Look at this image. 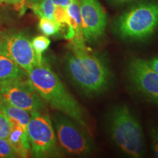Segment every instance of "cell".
Returning <instances> with one entry per match:
<instances>
[{
	"instance_id": "6da1fadb",
	"label": "cell",
	"mask_w": 158,
	"mask_h": 158,
	"mask_svg": "<svg viewBox=\"0 0 158 158\" xmlns=\"http://www.w3.org/2000/svg\"><path fill=\"white\" fill-rule=\"evenodd\" d=\"M65 68L73 82L84 93H100L109 86L111 73L107 63L86 48L71 45L65 57Z\"/></svg>"
},
{
	"instance_id": "7a4b0ae2",
	"label": "cell",
	"mask_w": 158,
	"mask_h": 158,
	"mask_svg": "<svg viewBox=\"0 0 158 158\" xmlns=\"http://www.w3.org/2000/svg\"><path fill=\"white\" fill-rule=\"evenodd\" d=\"M28 81L43 101L86 129L84 110L66 89L57 75L45 64L37 65L27 73Z\"/></svg>"
},
{
	"instance_id": "3957f363",
	"label": "cell",
	"mask_w": 158,
	"mask_h": 158,
	"mask_svg": "<svg viewBox=\"0 0 158 158\" xmlns=\"http://www.w3.org/2000/svg\"><path fill=\"white\" fill-rule=\"evenodd\" d=\"M108 130L112 141L128 157L138 158L145 151L141 124L125 105L116 106L108 118Z\"/></svg>"
},
{
	"instance_id": "277c9868",
	"label": "cell",
	"mask_w": 158,
	"mask_h": 158,
	"mask_svg": "<svg viewBox=\"0 0 158 158\" xmlns=\"http://www.w3.org/2000/svg\"><path fill=\"white\" fill-rule=\"evenodd\" d=\"M158 26V2L137 4L122 14L115 23V31L122 39L143 40L153 35Z\"/></svg>"
},
{
	"instance_id": "5b68a950",
	"label": "cell",
	"mask_w": 158,
	"mask_h": 158,
	"mask_svg": "<svg viewBox=\"0 0 158 158\" xmlns=\"http://www.w3.org/2000/svg\"><path fill=\"white\" fill-rule=\"evenodd\" d=\"M30 153L37 158L59 157L56 138L51 118L41 111L31 113L27 125Z\"/></svg>"
},
{
	"instance_id": "8992f818",
	"label": "cell",
	"mask_w": 158,
	"mask_h": 158,
	"mask_svg": "<svg viewBox=\"0 0 158 158\" xmlns=\"http://www.w3.org/2000/svg\"><path fill=\"white\" fill-rule=\"evenodd\" d=\"M54 124L59 144L68 154L84 157L92 153V140L74 120L56 114L54 116Z\"/></svg>"
},
{
	"instance_id": "52a82bcc",
	"label": "cell",
	"mask_w": 158,
	"mask_h": 158,
	"mask_svg": "<svg viewBox=\"0 0 158 158\" xmlns=\"http://www.w3.org/2000/svg\"><path fill=\"white\" fill-rule=\"evenodd\" d=\"M0 100L31 112L44 108L43 100L24 77L0 83Z\"/></svg>"
},
{
	"instance_id": "ba28073f",
	"label": "cell",
	"mask_w": 158,
	"mask_h": 158,
	"mask_svg": "<svg viewBox=\"0 0 158 158\" xmlns=\"http://www.w3.org/2000/svg\"><path fill=\"white\" fill-rule=\"evenodd\" d=\"M0 51L13 59L27 75L34 67L44 63L43 58L35 53L31 41L21 32L0 36Z\"/></svg>"
},
{
	"instance_id": "9c48e42d",
	"label": "cell",
	"mask_w": 158,
	"mask_h": 158,
	"mask_svg": "<svg viewBox=\"0 0 158 158\" xmlns=\"http://www.w3.org/2000/svg\"><path fill=\"white\" fill-rule=\"evenodd\" d=\"M127 75L139 93L158 105V74L150 68L148 61L132 59L127 65Z\"/></svg>"
},
{
	"instance_id": "30bf717a",
	"label": "cell",
	"mask_w": 158,
	"mask_h": 158,
	"mask_svg": "<svg viewBox=\"0 0 158 158\" xmlns=\"http://www.w3.org/2000/svg\"><path fill=\"white\" fill-rule=\"evenodd\" d=\"M85 40L94 43L103 36L107 15L98 0H79Z\"/></svg>"
},
{
	"instance_id": "8fae6325",
	"label": "cell",
	"mask_w": 158,
	"mask_h": 158,
	"mask_svg": "<svg viewBox=\"0 0 158 158\" xmlns=\"http://www.w3.org/2000/svg\"><path fill=\"white\" fill-rule=\"evenodd\" d=\"M67 12L70 19V24L65 37L66 39L70 40L71 45L79 48H86V40L83 33L79 0H73L72 3L67 7Z\"/></svg>"
},
{
	"instance_id": "7c38bea8",
	"label": "cell",
	"mask_w": 158,
	"mask_h": 158,
	"mask_svg": "<svg viewBox=\"0 0 158 158\" xmlns=\"http://www.w3.org/2000/svg\"><path fill=\"white\" fill-rule=\"evenodd\" d=\"M8 141L14 149L18 157H28L30 153V144L27 135V130L16 125H12Z\"/></svg>"
},
{
	"instance_id": "4fadbf2b",
	"label": "cell",
	"mask_w": 158,
	"mask_h": 158,
	"mask_svg": "<svg viewBox=\"0 0 158 158\" xmlns=\"http://www.w3.org/2000/svg\"><path fill=\"white\" fill-rule=\"evenodd\" d=\"M0 110L5 114L12 125H16L27 129L31 118V112L20 108L0 100Z\"/></svg>"
},
{
	"instance_id": "5bb4252c",
	"label": "cell",
	"mask_w": 158,
	"mask_h": 158,
	"mask_svg": "<svg viewBox=\"0 0 158 158\" xmlns=\"http://www.w3.org/2000/svg\"><path fill=\"white\" fill-rule=\"evenodd\" d=\"M26 74L13 59L0 51V83L23 78Z\"/></svg>"
},
{
	"instance_id": "9a60e30c",
	"label": "cell",
	"mask_w": 158,
	"mask_h": 158,
	"mask_svg": "<svg viewBox=\"0 0 158 158\" xmlns=\"http://www.w3.org/2000/svg\"><path fill=\"white\" fill-rule=\"evenodd\" d=\"M31 8L40 18L54 20L55 5L52 0H41L37 2L32 3L31 4Z\"/></svg>"
},
{
	"instance_id": "2e32d148",
	"label": "cell",
	"mask_w": 158,
	"mask_h": 158,
	"mask_svg": "<svg viewBox=\"0 0 158 158\" xmlns=\"http://www.w3.org/2000/svg\"><path fill=\"white\" fill-rule=\"evenodd\" d=\"M39 29L45 36H52L57 34L60 30L61 25L54 20L40 18L39 21Z\"/></svg>"
},
{
	"instance_id": "e0dca14e",
	"label": "cell",
	"mask_w": 158,
	"mask_h": 158,
	"mask_svg": "<svg viewBox=\"0 0 158 158\" xmlns=\"http://www.w3.org/2000/svg\"><path fill=\"white\" fill-rule=\"evenodd\" d=\"M50 44V40L47 37L43 36V35L35 37L31 40V45H32L33 48H34L35 53L40 58H43V53L48 48Z\"/></svg>"
},
{
	"instance_id": "ac0fdd59",
	"label": "cell",
	"mask_w": 158,
	"mask_h": 158,
	"mask_svg": "<svg viewBox=\"0 0 158 158\" xmlns=\"http://www.w3.org/2000/svg\"><path fill=\"white\" fill-rule=\"evenodd\" d=\"M17 157L18 155L9 143L8 140L0 138V157L13 158Z\"/></svg>"
},
{
	"instance_id": "d6986e66",
	"label": "cell",
	"mask_w": 158,
	"mask_h": 158,
	"mask_svg": "<svg viewBox=\"0 0 158 158\" xmlns=\"http://www.w3.org/2000/svg\"><path fill=\"white\" fill-rule=\"evenodd\" d=\"M54 20L59 24L61 25V27L63 25H67L68 27H69L70 19H69L66 7H60V6H55Z\"/></svg>"
},
{
	"instance_id": "ffe728a7",
	"label": "cell",
	"mask_w": 158,
	"mask_h": 158,
	"mask_svg": "<svg viewBox=\"0 0 158 158\" xmlns=\"http://www.w3.org/2000/svg\"><path fill=\"white\" fill-rule=\"evenodd\" d=\"M11 130V124L9 119L2 111L0 110V138L8 139Z\"/></svg>"
},
{
	"instance_id": "44dd1931",
	"label": "cell",
	"mask_w": 158,
	"mask_h": 158,
	"mask_svg": "<svg viewBox=\"0 0 158 158\" xmlns=\"http://www.w3.org/2000/svg\"><path fill=\"white\" fill-rule=\"evenodd\" d=\"M149 135L151 138L152 148L154 155L158 158V127L151 125L149 127Z\"/></svg>"
},
{
	"instance_id": "7402d4cb",
	"label": "cell",
	"mask_w": 158,
	"mask_h": 158,
	"mask_svg": "<svg viewBox=\"0 0 158 158\" xmlns=\"http://www.w3.org/2000/svg\"><path fill=\"white\" fill-rule=\"evenodd\" d=\"M150 68L158 74V56H156L148 61Z\"/></svg>"
},
{
	"instance_id": "603a6c76",
	"label": "cell",
	"mask_w": 158,
	"mask_h": 158,
	"mask_svg": "<svg viewBox=\"0 0 158 158\" xmlns=\"http://www.w3.org/2000/svg\"><path fill=\"white\" fill-rule=\"evenodd\" d=\"M52 2L55 6H60L67 8V7L70 5L73 0H52Z\"/></svg>"
},
{
	"instance_id": "cb8c5ba5",
	"label": "cell",
	"mask_w": 158,
	"mask_h": 158,
	"mask_svg": "<svg viewBox=\"0 0 158 158\" xmlns=\"http://www.w3.org/2000/svg\"><path fill=\"white\" fill-rule=\"evenodd\" d=\"M108 1L114 5H122L133 2L134 0H108Z\"/></svg>"
},
{
	"instance_id": "d4e9b609",
	"label": "cell",
	"mask_w": 158,
	"mask_h": 158,
	"mask_svg": "<svg viewBox=\"0 0 158 158\" xmlns=\"http://www.w3.org/2000/svg\"><path fill=\"white\" fill-rule=\"evenodd\" d=\"M23 0H0V3H7L11 5H19L23 2Z\"/></svg>"
},
{
	"instance_id": "484cf974",
	"label": "cell",
	"mask_w": 158,
	"mask_h": 158,
	"mask_svg": "<svg viewBox=\"0 0 158 158\" xmlns=\"http://www.w3.org/2000/svg\"><path fill=\"white\" fill-rule=\"evenodd\" d=\"M29 1L31 4H32V3H35V2H37L41 1V0H29Z\"/></svg>"
},
{
	"instance_id": "4316f807",
	"label": "cell",
	"mask_w": 158,
	"mask_h": 158,
	"mask_svg": "<svg viewBox=\"0 0 158 158\" xmlns=\"http://www.w3.org/2000/svg\"><path fill=\"white\" fill-rule=\"evenodd\" d=\"M0 98H1V94H0Z\"/></svg>"
}]
</instances>
